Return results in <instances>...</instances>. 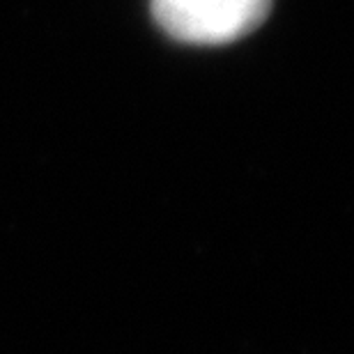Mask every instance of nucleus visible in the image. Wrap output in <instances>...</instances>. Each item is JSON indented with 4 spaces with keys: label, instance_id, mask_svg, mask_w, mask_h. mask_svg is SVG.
I'll use <instances>...</instances> for the list:
<instances>
[{
    "label": "nucleus",
    "instance_id": "f257e3e1",
    "mask_svg": "<svg viewBox=\"0 0 354 354\" xmlns=\"http://www.w3.org/2000/svg\"><path fill=\"white\" fill-rule=\"evenodd\" d=\"M272 0H154L161 30L187 44H228L263 24Z\"/></svg>",
    "mask_w": 354,
    "mask_h": 354
}]
</instances>
